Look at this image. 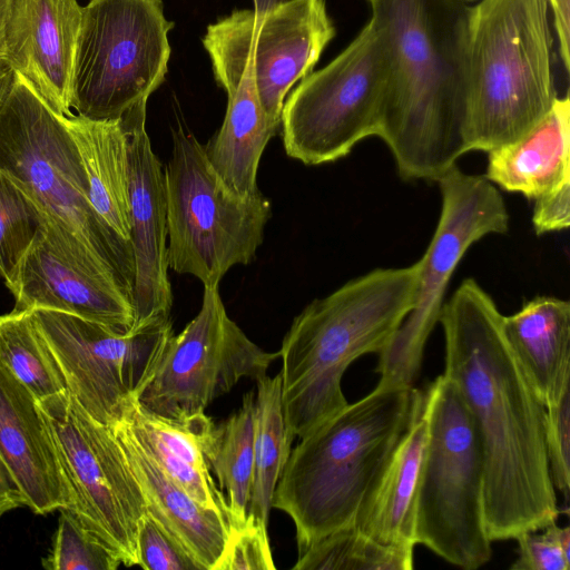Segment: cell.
I'll list each match as a JSON object with an SVG mask.
<instances>
[{"mask_svg":"<svg viewBox=\"0 0 570 570\" xmlns=\"http://www.w3.org/2000/svg\"><path fill=\"white\" fill-rule=\"evenodd\" d=\"M86 175L96 212L130 242L129 159L127 138L118 119L63 117Z\"/></svg>","mask_w":570,"mask_h":570,"instance_id":"d4e9b609","label":"cell"},{"mask_svg":"<svg viewBox=\"0 0 570 570\" xmlns=\"http://www.w3.org/2000/svg\"><path fill=\"white\" fill-rule=\"evenodd\" d=\"M124 415L163 470L194 500L228 517L226 498L213 481L202 445L212 420L204 413L169 420L142 409L135 400Z\"/></svg>","mask_w":570,"mask_h":570,"instance_id":"484cf974","label":"cell"},{"mask_svg":"<svg viewBox=\"0 0 570 570\" xmlns=\"http://www.w3.org/2000/svg\"><path fill=\"white\" fill-rule=\"evenodd\" d=\"M428 446L416 503L415 541L449 563L475 570L492 557L484 522V461L456 385L438 376L423 392Z\"/></svg>","mask_w":570,"mask_h":570,"instance_id":"52a82bcc","label":"cell"},{"mask_svg":"<svg viewBox=\"0 0 570 570\" xmlns=\"http://www.w3.org/2000/svg\"><path fill=\"white\" fill-rule=\"evenodd\" d=\"M0 363L37 400L67 390L63 375L30 309L0 314Z\"/></svg>","mask_w":570,"mask_h":570,"instance_id":"f1b7e54d","label":"cell"},{"mask_svg":"<svg viewBox=\"0 0 570 570\" xmlns=\"http://www.w3.org/2000/svg\"><path fill=\"white\" fill-rule=\"evenodd\" d=\"M553 14V27L558 37L559 55L566 72L570 69L569 57V0H547Z\"/></svg>","mask_w":570,"mask_h":570,"instance_id":"74e56055","label":"cell"},{"mask_svg":"<svg viewBox=\"0 0 570 570\" xmlns=\"http://www.w3.org/2000/svg\"><path fill=\"white\" fill-rule=\"evenodd\" d=\"M414 547L383 544L355 527L336 530L298 554L294 570H411Z\"/></svg>","mask_w":570,"mask_h":570,"instance_id":"f546056e","label":"cell"},{"mask_svg":"<svg viewBox=\"0 0 570 570\" xmlns=\"http://www.w3.org/2000/svg\"><path fill=\"white\" fill-rule=\"evenodd\" d=\"M463 1L469 2V1H475V0H463Z\"/></svg>","mask_w":570,"mask_h":570,"instance_id":"b9f144b4","label":"cell"},{"mask_svg":"<svg viewBox=\"0 0 570 570\" xmlns=\"http://www.w3.org/2000/svg\"><path fill=\"white\" fill-rule=\"evenodd\" d=\"M278 352H266L228 316L218 287L204 286L197 315L171 335L137 399L150 413L184 420L205 412L242 379L267 374Z\"/></svg>","mask_w":570,"mask_h":570,"instance_id":"5bb4252c","label":"cell"},{"mask_svg":"<svg viewBox=\"0 0 570 570\" xmlns=\"http://www.w3.org/2000/svg\"><path fill=\"white\" fill-rule=\"evenodd\" d=\"M134 473L147 513L200 566L214 570L229 535L227 514L206 508L158 464L125 415L110 425Z\"/></svg>","mask_w":570,"mask_h":570,"instance_id":"ffe728a7","label":"cell"},{"mask_svg":"<svg viewBox=\"0 0 570 570\" xmlns=\"http://www.w3.org/2000/svg\"><path fill=\"white\" fill-rule=\"evenodd\" d=\"M82 7L77 0H12L1 62L59 116L70 117Z\"/></svg>","mask_w":570,"mask_h":570,"instance_id":"ac0fdd59","label":"cell"},{"mask_svg":"<svg viewBox=\"0 0 570 570\" xmlns=\"http://www.w3.org/2000/svg\"><path fill=\"white\" fill-rule=\"evenodd\" d=\"M226 94L224 121L204 149L222 181L234 194L249 197L259 191V160L267 142L281 127L265 115L249 65L243 67L236 85Z\"/></svg>","mask_w":570,"mask_h":570,"instance_id":"cb8c5ba5","label":"cell"},{"mask_svg":"<svg viewBox=\"0 0 570 570\" xmlns=\"http://www.w3.org/2000/svg\"><path fill=\"white\" fill-rule=\"evenodd\" d=\"M12 79L13 71L11 68L7 63L0 61V106L9 91Z\"/></svg>","mask_w":570,"mask_h":570,"instance_id":"ab89813d","label":"cell"},{"mask_svg":"<svg viewBox=\"0 0 570 570\" xmlns=\"http://www.w3.org/2000/svg\"><path fill=\"white\" fill-rule=\"evenodd\" d=\"M484 177L528 199L570 181V99L557 97L547 116L525 136L488 153Z\"/></svg>","mask_w":570,"mask_h":570,"instance_id":"603a6c76","label":"cell"},{"mask_svg":"<svg viewBox=\"0 0 570 570\" xmlns=\"http://www.w3.org/2000/svg\"><path fill=\"white\" fill-rule=\"evenodd\" d=\"M138 567L146 570H202L200 566L148 513L138 524Z\"/></svg>","mask_w":570,"mask_h":570,"instance_id":"e575fe53","label":"cell"},{"mask_svg":"<svg viewBox=\"0 0 570 570\" xmlns=\"http://www.w3.org/2000/svg\"><path fill=\"white\" fill-rule=\"evenodd\" d=\"M543 533L525 532L519 535L518 558L511 570H569L570 527L551 522Z\"/></svg>","mask_w":570,"mask_h":570,"instance_id":"d6a6232c","label":"cell"},{"mask_svg":"<svg viewBox=\"0 0 570 570\" xmlns=\"http://www.w3.org/2000/svg\"><path fill=\"white\" fill-rule=\"evenodd\" d=\"M16 309H52L128 333L134 324L130 296L111 272L67 229L45 223L4 283Z\"/></svg>","mask_w":570,"mask_h":570,"instance_id":"2e32d148","label":"cell"},{"mask_svg":"<svg viewBox=\"0 0 570 570\" xmlns=\"http://www.w3.org/2000/svg\"><path fill=\"white\" fill-rule=\"evenodd\" d=\"M255 383L254 473L247 515L267 528L274 492L294 438L284 416L281 374H266Z\"/></svg>","mask_w":570,"mask_h":570,"instance_id":"83f0119b","label":"cell"},{"mask_svg":"<svg viewBox=\"0 0 570 570\" xmlns=\"http://www.w3.org/2000/svg\"><path fill=\"white\" fill-rule=\"evenodd\" d=\"M63 117L13 72L0 106V171L46 218L77 236L132 302L131 243L115 232L91 205L82 164Z\"/></svg>","mask_w":570,"mask_h":570,"instance_id":"8992f818","label":"cell"},{"mask_svg":"<svg viewBox=\"0 0 570 570\" xmlns=\"http://www.w3.org/2000/svg\"><path fill=\"white\" fill-rule=\"evenodd\" d=\"M547 0H480L465 53L469 151H491L531 131L558 97Z\"/></svg>","mask_w":570,"mask_h":570,"instance_id":"5b68a950","label":"cell"},{"mask_svg":"<svg viewBox=\"0 0 570 570\" xmlns=\"http://www.w3.org/2000/svg\"><path fill=\"white\" fill-rule=\"evenodd\" d=\"M174 28L161 0H89L82 7L71 108L118 119L165 81Z\"/></svg>","mask_w":570,"mask_h":570,"instance_id":"30bf717a","label":"cell"},{"mask_svg":"<svg viewBox=\"0 0 570 570\" xmlns=\"http://www.w3.org/2000/svg\"><path fill=\"white\" fill-rule=\"evenodd\" d=\"M45 223L39 207L0 171V276L8 282Z\"/></svg>","mask_w":570,"mask_h":570,"instance_id":"4dcf8cb0","label":"cell"},{"mask_svg":"<svg viewBox=\"0 0 570 570\" xmlns=\"http://www.w3.org/2000/svg\"><path fill=\"white\" fill-rule=\"evenodd\" d=\"M32 313L67 390L108 426L138 399L174 334L171 320L122 333L65 312L37 308Z\"/></svg>","mask_w":570,"mask_h":570,"instance_id":"9a60e30c","label":"cell"},{"mask_svg":"<svg viewBox=\"0 0 570 570\" xmlns=\"http://www.w3.org/2000/svg\"><path fill=\"white\" fill-rule=\"evenodd\" d=\"M428 439L421 405L364 498L353 527L383 544L416 546V503Z\"/></svg>","mask_w":570,"mask_h":570,"instance_id":"7402d4cb","label":"cell"},{"mask_svg":"<svg viewBox=\"0 0 570 570\" xmlns=\"http://www.w3.org/2000/svg\"><path fill=\"white\" fill-rule=\"evenodd\" d=\"M390 78L385 33L370 19L336 58L304 77L284 102L281 126L287 156L322 165L379 136Z\"/></svg>","mask_w":570,"mask_h":570,"instance_id":"9c48e42d","label":"cell"},{"mask_svg":"<svg viewBox=\"0 0 570 570\" xmlns=\"http://www.w3.org/2000/svg\"><path fill=\"white\" fill-rule=\"evenodd\" d=\"M168 267L218 287L235 265L250 263L272 215L261 193L240 197L218 177L193 134H173L164 169Z\"/></svg>","mask_w":570,"mask_h":570,"instance_id":"ba28073f","label":"cell"},{"mask_svg":"<svg viewBox=\"0 0 570 570\" xmlns=\"http://www.w3.org/2000/svg\"><path fill=\"white\" fill-rule=\"evenodd\" d=\"M37 403L72 494L69 510L121 564L138 566L137 531L147 510L110 426L94 419L68 390Z\"/></svg>","mask_w":570,"mask_h":570,"instance_id":"7c38bea8","label":"cell"},{"mask_svg":"<svg viewBox=\"0 0 570 570\" xmlns=\"http://www.w3.org/2000/svg\"><path fill=\"white\" fill-rule=\"evenodd\" d=\"M421 266L419 259L406 267L375 268L295 316L278 351L283 411L293 438H303L347 404L346 368L390 343L414 306Z\"/></svg>","mask_w":570,"mask_h":570,"instance_id":"3957f363","label":"cell"},{"mask_svg":"<svg viewBox=\"0 0 570 570\" xmlns=\"http://www.w3.org/2000/svg\"><path fill=\"white\" fill-rule=\"evenodd\" d=\"M532 225L537 235L567 229L570 225V181L534 199Z\"/></svg>","mask_w":570,"mask_h":570,"instance_id":"8d00e7d4","label":"cell"},{"mask_svg":"<svg viewBox=\"0 0 570 570\" xmlns=\"http://www.w3.org/2000/svg\"><path fill=\"white\" fill-rule=\"evenodd\" d=\"M0 456L33 513L71 508L72 494L37 399L1 363Z\"/></svg>","mask_w":570,"mask_h":570,"instance_id":"d6986e66","label":"cell"},{"mask_svg":"<svg viewBox=\"0 0 570 570\" xmlns=\"http://www.w3.org/2000/svg\"><path fill=\"white\" fill-rule=\"evenodd\" d=\"M255 392L243 396L242 405L219 424L210 420L202 434L209 471L227 493L229 529L247 518L254 473Z\"/></svg>","mask_w":570,"mask_h":570,"instance_id":"4316f807","label":"cell"},{"mask_svg":"<svg viewBox=\"0 0 570 570\" xmlns=\"http://www.w3.org/2000/svg\"><path fill=\"white\" fill-rule=\"evenodd\" d=\"M435 181L442 198L439 223L420 258L414 306L379 354L375 371L381 383L413 386L425 344L439 322L445 289L460 261L475 242L509 229L503 197L484 176L470 175L453 166Z\"/></svg>","mask_w":570,"mask_h":570,"instance_id":"4fadbf2b","label":"cell"},{"mask_svg":"<svg viewBox=\"0 0 570 570\" xmlns=\"http://www.w3.org/2000/svg\"><path fill=\"white\" fill-rule=\"evenodd\" d=\"M384 31L391 78L379 136L404 179L436 180L469 151L463 0H366Z\"/></svg>","mask_w":570,"mask_h":570,"instance_id":"7a4b0ae2","label":"cell"},{"mask_svg":"<svg viewBox=\"0 0 570 570\" xmlns=\"http://www.w3.org/2000/svg\"><path fill=\"white\" fill-rule=\"evenodd\" d=\"M21 507H26L24 497L0 456V517Z\"/></svg>","mask_w":570,"mask_h":570,"instance_id":"f35d334b","label":"cell"},{"mask_svg":"<svg viewBox=\"0 0 570 570\" xmlns=\"http://www.w3.org/2000/svg\"><path fill=\"white\" fill-rule=\"evenodd\" d=\"M267 528L252 517L230 528L224 551L214 570H275Z\"/></svg>","mask_w":570,"mask_h":570,"instance_id":"836d02e7","label":"cell"},{"mask_svg":"<svg viewBox=\"0 0 570 570\" xmlns=\"http://www.w3.org/2000/svg\"><path fill=\"white\" fill-rule=\"evenodd\" d=\"M47 570H116L119 558L69 509H60Z\"/></svg>","mask_w":570,"mask_h":570,"instance_id":"1f68e13d","label":"cell"},{"mask_svg":"<svg viewBox=\"0 0 570 570\" xmlns=\"http://www.w3.org/2000/svg\"><path fill=\"white\" fill-rule=\"evenodd\" d=\"M422 399L423 392L414 386L379 382L291 450L272 508L292 519L298 554L318 539L353 525Z\"/></svg>","mask_w":570,"mask_h":570,"instance_id":"277c9868","label":"cell"},{"mask_svg":"<svg viewBox=\"0 0 570 570\" xmlns=\"http://www.w3.org/2000/svg\"><path fill=\"white\" fill-rule=\"evenodd\" d=\"M570 390L553 405L547 407L546 451L550 476L566 502L570 492Z\"/></svg>","mask_w":570,"mask_h":570,"instance_id":"d590c367","label":"cell"},{"mask_svg":"<svg viewBox=\"0 0 570 570\" xmlns=\"http://www.w3.org/2000/svg\"><path fill=\"white\" fill-rule=\"evenodd\" d=\"M334 37L325 0H283L234 10L207 27L203 46L225 92L245 65L252 67L263 110L281 127L287 94L312 72Z\"/></svg>","mask_w":570,"mask_h":570,"instance_id":"8fae6325","label":"cell"},{"mask_svg":"<svg viewBox=\"0 0 570 570\" xmlns=\"http://www.w3.org/2000/svg\"><path fill=\"white\" fill-rule=\"evenodd\" d=\"M147 101H139L120 117L128 147L130 243L135 259L130 332L169 321L173 307L165 175L146 129Z\"/></svg>","mask_w":570,"mask_h":570,"instance_id":"e0dca14e","label":"cell"},{"mask_svg":"<svg viewBox=\"0 0 570 570\" xmlns=\"http://www.w3.org/2000/svg\"><path fill=\"white\" fill-rule=\"evenodd\" d=\"M503 315L473 278L443 304L444 373L473 420L484 461V522L491 541L556 522L560 510L546 451L547 409L503 333Z\"/></svg>","mask_w":570,"mask_h":570,"instance_id":"6da1fadb","label":"cell"},{"mask_svg":"<svg viewBox=\"0 0 570 570\" xmlns=\"http://www.w3.org/2000/svg\"><path fill=\"white\" fill-rule=\"evenodd\" d=\"M12 0H0V61L2 59L7 22Z\"/></svg>","mask_w":570,"mask_h":570,"instance_id":"60d3db41","label":"cell"},{"mask_svg":"<svg viewBox=\"0 0 570 570\" xmlns=\"http://www.w3.org/2000/svg\"><path fill=\"white\" fill-rule=\"evenodd\" d=\"M505 340L534 395L547 409L570 390V303L537 296L504 316Z\"/></svg>","mask_w":570,"mask_h":570,"instance_id":"44dd1931","label":"cell"}]
</instances>
